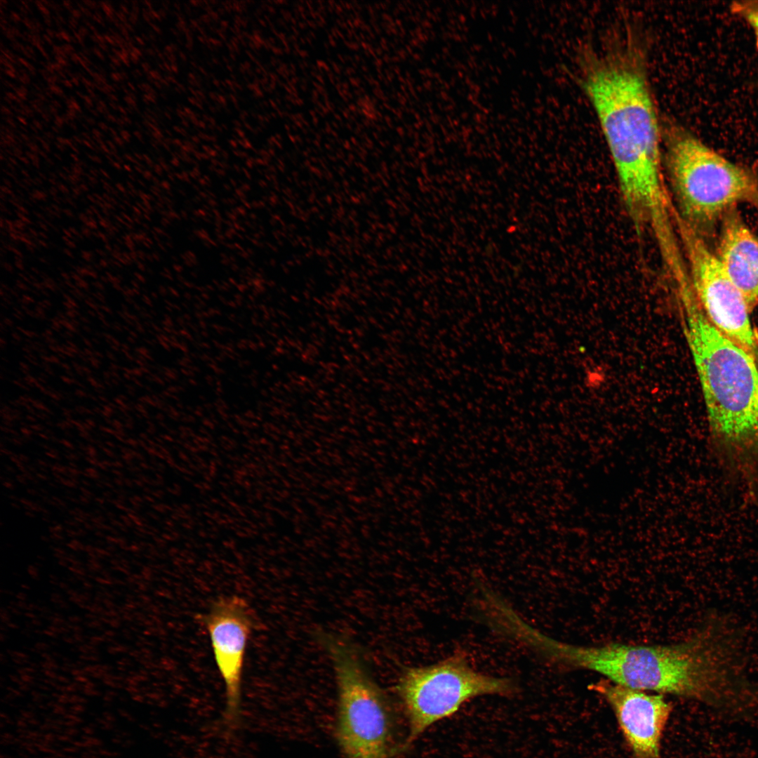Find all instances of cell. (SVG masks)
Segmentation results:
<instances>
[{
	"mask_svg": "<svg viewBox=\"0 0 758 758\" xmlns=\"http://www.w3.org/2000/svg\"><path fill=\"white\" fill-rule=\"evenodd\" d=\"M408 731L402 752L430 726L453 716L470 700L483 696H510L512 680L482 673L460 653L430 665L405 668L397 685Z\"/></svg>",
	"mask_w": 758,
	"mask_h": 758,
	"instance_id": "cell-6",
	"label": "cell"
},
{
	"mask_svg": "<svg viewBox=\"0 0 758 758\" xmlns=\"http://www.w3.org/2000/svg\"><path fill=\"white\" fill-rule=\"evenodd\" d=\"M611 707L634 758H661V740L672 707L663 694L601 679L589 686Z\"/></svg>",
	"mask_w": 758,
	"mask_h": 758,
	"instance_id": "cell-9",
	"label": "cell"
},
{
	"mask_svg": "<svg viewBox=\"0 0 758 758\" xmlns=\"http://www.w3.org/2000/svg\"><path fill=\"white\" fill-rule=\"evenodd\" d=\"M670 181L681 213L697 233L742 202L758 206V182L746 168L672 121L661 124Z\"/></svg>",
	"mask_w": 758,
	"mask_h": 758,
	"instance_id": "cell-4",
	"label": "cell"
},
{
	"mask_svg": "<svg viewBox=\"0 0 758 758\" xmlns=\"http://www.w3.org/2000/svg\"><path fill=\"white\" fill-rule=\"evenodd\" d=\"M318 639L331 658L338 688L335 738L344 758H397L393 709L371 674L359 648L347 639L319 632Z\"/></svg>",
	"mask_w": 758,
	"mask_h": 758,
	"instance_id": "cell-5",
	"label": "cell"
},
{
	"mask_svg": "<svg viewBox=\"0 0 758 758\" xmlns=\"http://www.w3.org/2000/svg\"><path fill=\"white\" fill-rule=\"evenodd\" d=\"M674 220L690 266L691 285L709 321L724 335L758 359V340L747 304L715 253L677 213Z\"/></svg>",
	"mask_w": 758,
	"mask_h": 758,
	"instance_id": "cell-7",
	"label": "cell"
},
{
	"mask_svg": "<svg viewBox=\"0 0 758 758\" xmlns=\"http://www.w3.org/2000/svg\"><path fill=\"white\" fill-rule=\"evenodd\" d=\"M648 73L646 50L629 33L585 57L579 76L605 138L622 198L635 204L656 199L665 187L662 126Z\"/></svg>",
	"mask_w": 758,
	"mask_h": 758,
	"instance_id": "cell-2",
	"label": "cell"
},
{
	"mask_svg": "<svg viewBox=\"0 0 758 758\" xmlns=\"http://www.w3.org/2000/svg\"><path fill=\"white\" fill-rule=\"evenodd\" d=\"M717 259L752 312L758 303V237L734 208L722 217Z\"/></svg>",
	"mask_w": 758,
	"mask_h": 758,
	"instance_id": "cell-10",
	"label": "cell"
},
{
	"mask_svg": "<svg viewBox=\"0 0 758 758\" xmlns=\"http://www.w3.org/2000/svg\"><path fill=\"white\" fill-rule=\"evenodd\" d=\"M681 300L713 453L731 477L754 488L758 486L757 359L709 321L694 295Z\"/></svg>",
	"mask_w": 758,
	"mask_h": 758,
	"instance_id": "cell-3",
	"label": "cell"
},
{
	"mask_svg": "<svg viewBox=\"0 0 758 758\" xmlns=\"http://www.w3.org/2000/svg\"><path fill=\"white\" fill-rule=\"evenodd\" d=\"M205 625L225 685V718L230 724H234L240 712L243 667L253 628L252 613L241 597H222L210 607Z\"/></svg>",
	"mask_w": 758,
	"mask_h": 758,
	"instance_id": "cell-8",
	"label": "cell"
},
{
	"mask_svg": "<svg viewBox=\"0 0 758 758\" xmlns=\"http://www.w3.org/2000/svg\"><path fill=\"white\" fill-rule=\"evenodd\" d=\"M528 646L566 670H585L634 689L695 700L731 712L750 710L758 690L747 673L745 636L736 620L712 612L688 638L668 645L571 644L537 630Z\"/></svg>",
	"mask_w": 758,
	"mask_h": 758,
	"instance_id": "cell-1",
	"label": "cell"
},
{
	"mask_svg": "<svg viewBox=\"0 0 758 758\" xmlns=\"http://www.w3.org/2000/svg\"><path fill=\"white\" fill-rule=\"evenodd\" d=\"M731 9L752 28L758 49V1L735 2Z\"/></svg>",
	"mask_w": 758,
	"mask_h": 758,
	"instance_id": "cell-11",
	"label": "cell"
}]
</instances>
